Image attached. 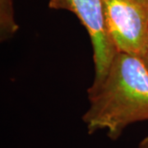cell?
<instances>
[{
  "instance_id": "6",
  "label": "cell",
  "mask_w": 148,
  "mask_h": 148,
  "mask_svg": "<svg viewBox=\"0 0 148 148\" xmlns=\"http://www.w3.org/2000/svg\"><path fill=\"white\" fill-rule=\"evenodd\" d=\"M138 148H148V135L141 141V143H139Z\"/></svg>"
},
{
  "instance_id": "5",
  "label": "cell",
  "mask_w": 148,
  "mask_h": 148,
  "mask_svg": "<svg viewBox=\"0 0 148 148\" xmlns=\"http://www.w3.org/2000/svg\"><path fill=\"white\" fill-rule=\"evenodd\" d=\"M142 58L143 59L144 63L146 64L147 68L148 69V40L147 42V45H146V49H145V51H144V53L143 55L142 56Z\"/></svg>"
},
{
  "instance_id": "3",
  "label": "cell",
  "mask_w": 148,
  "mask_h": 148,
  "mask_svg": "<svg viewBox=\"0 0 148 148\" xmlns=\"http://www.w3.org/2000/svg\"><path fill=\"white\" fill-rule=\"evenodd\" d=\"M49 7L73 12L86 29L95 64V78L88 90H95L105 80L118 53L106 28L102 0H49Z\"/></svg>"
},
{
  "instance_id": "2",
  "label": "cell",
  "mask_w": 148,
  "mask_h": 148,
  "mask_svg": "<svg viewBox=\"0 0 148 148\" xmlns=\"http://www.w3.org/2000/svg\"><path fill=\"white\" fill-rule=\"evenodd\" d=\"M106 28L118 52L141 57L148 40V0H102Z\"/></svg>"
},
{
  "instance_id": "1",
  "label": "cell",
  "mask_w": 148,
  "mask_h": 148,
  "mask_svg": "<svg viewBox=\"0 0 148 148\" xmlns=\"http://www.w3.org/2000/svg\"><path fill=\"white\" fill-rule=\"evenodd\" d=\"M82 116L88 133L106 130L117 140L130 124L148 120V69L141 57L118 52L105 80L88 90Z\"/></svg>"
},
{
  "instance_id": "4",
  "label": "cell",
  "mask_w": 148,
  "mask_h": 148,
  "mask_svg": "<svg viewBox=\"0 0 148 148\" xmlns=\"http://www.w3.org/2000/svg\"><path fill=\"white\" fill-rule=\"evenodd\" d=\"M0 29L2 41L12 36L18 29L13 17L12 0H0Z\"/></svg>"
}]
</instances>
